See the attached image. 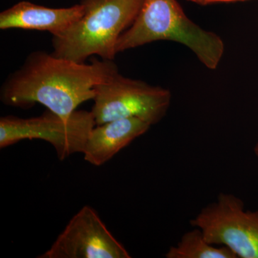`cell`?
Here are the masks:
<instances>
[{"mask_svg":"<svg viewBox=\"0 0 258 258\" xmlns=\"http://www.w3.org/2000/svg\"><path fill=\"white\" fill-rule=\"evenodd\" d=\"M117 72L113 60L93 59L86 64L35 51L5 80L0 100L6 106L21 108L40 103L69 118L81 103L94 98L98 85Z\"/></svg>","mask_w":258,"mask_h":258,"instance_id":"1","label":"cell"},{"mask_svg":"<svg viewBox=\"0 0 258 258\" xmlns=\"http://www.w3.org/2000/svg\"><path fill=\"white\" fill-rule=\"evenodd\" d=\"M161 40L188 47L212 71L218 68L225 54L222 37L191 21L176 0H144L135 21L118 39L116 52Z\"/></svg>","mask_w":258,"mask_h":258,"instance_id":"2","label":"cell"},{"mask_svg":"<svg viewBox=\"0 0 258 258\" xmlns=\"http://www.w3.org/2000/svg\"><path fill=\"white\" fill-rule=\"evenodd\" d=\"M96 125L92 112L83 110H76L69 118L50 110L32 118L7 115L0 118V149L25 139H40L50 144L62 161L76 153L83 152Z\"/></svg>","mask_w":258,"mask_h":258,"instance_id":"5","label":"cell"},{"mask_svg":"<svg viewBox=\"0 0 258 258\" xmlns=\"http://www.w3.org/2000/svg\"><path fill=\"white\" fill-rule=\"evenodd\" d=\"M166 258H237L230 249L210 243L197 227L186 232L175 246L165 254Z\"/></svg>","mask_w":258,"mask_h":258,"instance_id":"10","label":"cell"},{"mask_svg":"<svg viewBox=\"0 0 258 258\" xmlns=\"http://www.w3.org/2000/svg\"><path fill=\"white\" fill-rule=\"evenodd\" d=\"M151 126L138 118H121L96 125L83 150L85 161L96 166L106 164Z\"/></svg>","mask_w":258,"mask_h":258,"instance_id":"9","label":"cell"},{"mask_svg":"<svg viewBox=\"0 0 258 258\" xmlns=\"http://www.w3.org/2000/svg\"><path fill=\"white\" fill-rule=\"evenodd\" d=\"M144 0H81L82 17L66 32L52 37V53L78 62L92 55L113 60L120 35L130 28Z\"/></svg>","mask_w":258,"mask_h":258,"instance_id":"3","label":"cell"},{"mask_svg":"<svg viewBox=\"0 0 258 258\" xmlns=\"http://www.w3.org/2000/svg\"><path fill=\"white\" fill-rule=\"evenodd\" d=\"M91 110L96 125L127 118H138L151 125L165 116L171 101L169 90L128 79L119 71L95 88Z\"/></svg>","mask_w":258,"mask_h":258,"instance_id":"4","label":"cell"},{"mask_svg":"<svg viewBox=\"0 0 258 258\" xmlns=\"http://www.w3.org/2000/svg\"><path fill=\"white\" fill-rule=\"evenodd\" d=\"M254 154H255L256 157H257L258 159V142L256 144L255 147H254Z\"/></svg>","mask_w":258,"mask_h":258,"instance_id":"13","label":"cell"},{"mask_svg":"<svg viewBox=\"0 0 258 258\" xmlns=\"http://www.w3.org/2000/svg\"><path fill=\"white\" fill-rule=\"evenodd\" d=\"M83 5L50 8L22 1L0 13V29H23L50 32L52 37L66 32L82 17Z\"/></svg>","mask_w":258,"mask_h":258,"instance_id":"8","label":"cell"},{"mask_svg":"<svg viewBox=\"0 0 258 258\" xmlns=\"http://www.w3.org/2000/svg\"><path fill=\"white\" fill-rule=\"evenodd\" d=\"M94 209L83 207L38 258H130Z\"/></svg>","mask_w":258,"mask_h":258,"instance_id":"7","label":"cell"},{"mask_svg":"<svg viewBox=\"0 0 258 258\" xmlns=\"http://www.w3.org/2000/svg\"><path fill=\"white\" fill-rule=\"evenodd\" d=\"M200 5H208L210 0H186Z\"/></svg>","mask_w":258,"mask_h":258,"instance_id":"12","label":"cell"},{"mask_svg":"<svg viewBox=\"0 0 258 258\" xmlns=\"http://www.w3.org/2000/svg\"><path fill=\"white\" fill-rule=\"evenodd\" d=\"M243 1H247V0H210L209 5L215 4V3H230Z\"/></svg>","mask_w":258,"mask_h":258,"instance_id":"11","label":"cell"},{"mask_svg":"<svg viewBox=\"0 0 258 258\" xmlns=\"http://www.w3.org/2000/svg\"><path fill=\"white\" fill-rule=\"evenodd\" d=\"M190 224L210 243L225 246L237 258H258V211L245 210L235 195L220 193Z\"/></svg>","mask_w":258,"mask_h":258,"instance_id":"6","label":"cell"}]
</instances>
